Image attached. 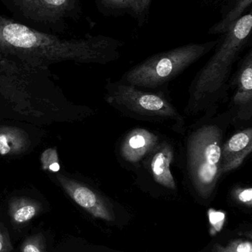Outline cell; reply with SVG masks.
I'll return each mask as SVG.
<instances>
[{
    "label": "cell",
    "mask_w": 252,
    "mask_h": 252,
    "mask_svg": "<svg viewBox=\"0 0 252 252\" xmlns=\"http://www.w3.org/2000/svg\"><path fill=\"white\" fill-rule=\"evenodd\" d=\"M45 238L43 234L28 237L22 243L21 252H45Z\"/></svg>",
    "instance_id": "e0dca14e"
},
{
    "label": "cell",
    "mask_w": 252,
    "mask_h": 252,
    "mask_svg": "<svg viewBox=\"0 0 252 252\" xmlns=\"http://www.w3.org/2000/svg\"><path fill=\"white\" fill-rule=\"evenodd\" d=\"M175 157L173 144L170 141L161 139L142 161L139 168L142 167L146 171V176H150L157 185L175 191L177 189V185L171 170V164Z\"/></svg>",
    "instance_id": "30bf717a"
},
{
    "label": "cell",
    "mask_w": 252,
    "mask_h": 252,
    "mask_svg": "<svg viewBox=\"0 0 252 252\" xmlns=\"http://www.w3.org/2000/svg\"><path fill=\"white\" fill-rule=\"evenodd\" d=\"M209 219L213 229L216 232H219L222 229L224 223L225 215L221 212L216 211L214 210H210L209 211Z\"/></svg>",
    "instance_id": "d6986e66"
},
{
    "label": "cell",
    "mask_w": 252,
    "mask_h": 252,
    "mask_svg": "<svg viewBox=\"0 0 252 252\" xmlns=\"http://www.w3.org/2000/svg\"><path fill=\"white\" fill-rule=\"evenodd\" d=\"M27 19L44 24H56L80 10L78 0H10Z\"/></svg>",
    "instance_id": "52a82bcc"
},
{
    "label": "cell",
    "mask_w": 252,
    "mask_h": 252,
    "mask_svg": "<svg viewBox=\"0 0 252 252\" xmlns=\"http://www.w3.org/2000/svg\"><path fill=\"white\" fill-rule=\"evenodd\" d=\"M214 252H252L251 241L245 240H235L228 245L221 246L216 244L213 247Z\"/></svg>",
    "instance_id": "2e32d148"
},
{
    "label": "cell",
    "mask_w": 252,
    "mask_h": 252,
    "mask_svg": "<svg viewBox=\"0 0 252 252\" xmlns=\"http://www.w3.org/2000/svg\"><path fill=\"white\" fill-rule=\"evenodd\" d=\"M105 100L127 118L160 124L182 134L186 130L184 117L173 105L165 91L144 90L108 79Z\"/></svg>",
    "instance_id": "277c9868"
},
{
    "label": "cell",
    "mask_w": 252,
    "mask_h": 252,
    "mask_svg": "<svg viewBox=\"0 0 252 252\" xmlns=\"http://www.w3.org/2000/svg\"><path fill=\"white\" fill-rule=\"evenodd\" d=\"M219 38L206 43H191L149 56L132 67L118 81L144 90L165 91L164 87L191 65L210 53Z\"/></svg>",
    "instance_id": "5b68a950"
},
{
    "label": "cell",
    "mask_w": 252,
    "mask_h": 252,
    "mask_svg": "<svg viewBox=\"0 0 252 252\" xmlns=\"http://www.w3.org/2000/svg\"><path fill=\"white\" fill-rule=\"evenodd\" d=\"M252 4V0H225L220 11L221 19L210 28L209 34L223 35L227 32Z\"/></svg>",
    "instance_id": "7c38bea8"
},
{
    "label": "cell",
    "mask_w": 252,
    "mask_h": 252,
    "mask_svg": "<svg viewBox=\"0 0 252 252\" xmlns=\"http://www.w3.org/2000/svg\"><path fill=\"white\" fill-rule=\"evenodd\" d=\"M13 249L8 232L0 225V252H11Z\"/></svg>",
    "instance_id": "44dd1931"
},
{
    "label": "cell",
    "mask_w": 252,
    "mask_h": 252,
    "mask_svg": "<svg viewBox=\"0 0 252 252\" xmlns=\"http://www.w3.org/2000/svg\"><path fill=\"white\" fill-rule=\"evenodd\" d=\"M233 90L229 109L232 112V126L252 125V49L238 63V69L229 83Z\"/></svg>",
    "instance_id": "8992f818"
},
{
    "label": "cell",
    "mask_w": 252,
    "mask_h": 252,
    "mask_svg": "<svg viewBox=\"0 0 252 252\" xmlns=\"http://www.w3.org/2000/svg\"><path fill=\"white\" fill-rule=\"evenodd\" d=\"M27 145V136L19 129L14 127L0 128V155L19 154Z\"/></svg>",
    "instance_id": "9a60e30c"
},
{
    "label": "cell",
    "mask_w": 252,
    "mask_h": 252,
    "mask_svg": "<svg viewBox=\"0 0 252 252\" xmlns=\"http://www.w3.org/2000/svg\"><path fill=\"white\" fill-rule=\"evenodd\" d=\"M161 139L155 132L144 127H135L129 130L117 147V157L121 165L130 170H137Z\"/></svg>",
    "instance_id": "9c48e42d"
},
{
    "label": "cell",
    "mask_w": 252,
    "mask_h": 252,
    "mask_svg": "<svg viewBox=\"0 0 252 252\" xmlns=\"http://www.w3.org/2000/svg\"><path fill=\"white\" fill-rule=\"evenodd\" d=\"M41 211V204L28 198H14L9 204V215L12 223L16 225L28 223Z\"/></svg>",
    "instance_id": "5bb4252c"
},
{
    "label": "cell",
    "mask_w": 252,
    "mask_h": 252,
    "mask_svg": "<svg viewBox=\"0 0 252 252\" xmlns=\"http://www.w3.org/2000/svg\"><path fill=\"white\" fill-rule=\"evenodd\" d=\"M99 11L106 16L130 15L139 20L142 26L144 22L143 14L138 0H95Z\"/></svg>",
    "instance_id": "4fadbf2b"
},
{
    "label": "cell",
    "mask_w": 252,
    "mask_h": 252,
    "mask_svg": "<svg viewBox=\"0 0 252 252\" xmlns=\"http://www.w3.org/2000/svg\"><path fill=\"white\" fill-rule=\"evenodd\" d=\"M41 162L43 170H48L53 173H57L60 170L59 157L54 148H49L42 153Z\"/></svg>",
    "instance_id": "ac0fdd59"
},
{
    "label": "cell",
    "mask_w": 252,
    "mask_h": 252,
    "mask_svg": "<svg viewBox=\"0 0 252 252\" xmlns=\"http://www.w3.org/2000/svg\"><path fill=\"white\" fill-rule=\"evenodd\" d=\"M252 151V126L226 138L222 149V174H227L241 167Z\"/></svg>",
    "instance_id": "8fae6325"
},
{
    "label": "cell",
    "mask_w": 252,
    "mask_h": 252,
    "mask_svg": "<svg viewBox=\"0 0 252 252\" xmlns=\"http://www.w3.org/2000/svg\"><path fill=\"white\" fill-rule=\"evenodd\" d=\"M235 197L241 204L251 207L252 204V189L251 188H241L235 191Z\"/></svg>",
    "instance_id": "ffe728a7"
},
{
    "label": "cell",
    "mask_w": 252,
    "mask_h": 252,
    "mask_svg": "<svg viewBox=\"0 0 252 252\" xmlns=\"http://www.w3.org/2000/svg\"><path fill=\"white\" fill-rule=\"evenodd\" d=\"M252 28L250 11L219 38L214 54L191 83L185 115L195 116L217 109L227 97L233 65L250 43Z\"/></svg>",
    "instance_id": "3957f363"
},
{
    "label": "cell",
    "mask_w": 252,
    "mask_h": 252,
    "mask_svg": "<svg viewBox=\"0 0 252 252\" xmlns=\"http://www.w3.org/2000/svg\"><path fill=\"white\" fill-rule=\"evenodd\" d=\"M58 181L74 202L96 219L115 220L113 207L109 200L85 184L57 175Z\"/></svg>",
    "instance_id": "ba28073f"
},
{
    "label": "cell",
    "mask_w": 252,
    "mask_h": 252,
    "mask_svg": "<svg viewBox=\"0 0 252 252\" xmlns=\"http://www.w3.org/2000/svg\"><path fill=\"white\" fill-rule=\"evenodd\" d=\"M138 1H139V4H140L144 18H145L148 10H149V7H150L152 0H138Z\"/></svg>",
    "instance_id": "7402d4cb"
},
{
    "label": "cell",
    "mask_w": 252,
    "mask_h": 252,
    "mask_svg": "<svg viewBox=\"0 0 252 252\" xmlns=\"http://www.w3.org/2000/svg\"><path fill=\"white\" fill-rule=\"evenodd\" d=\"M124 43L105 35L63 39L0 15V53L36 63L72 60L106 64L118 60Z\"/></svg>",
    "instance_id": "6da1fadb"
},
{
    "label": "cell",
    "mask_w": 252,
    "mask_h": 252,
    "mask_svg": "<svg viewBox=\"0 0 252 252\" xmlns=\"http://www.w3.org/2000/svg\"><path fill=\"white\" fill-rule=\"evenodd\" d=\"M217 109L203 114L186 128L180 148V168L185 181L199 198L213 196L222 176V149L232 126V112Z\"/></svg>",
    "instance_id": "7a4b0ae2"
}]
</instances>
